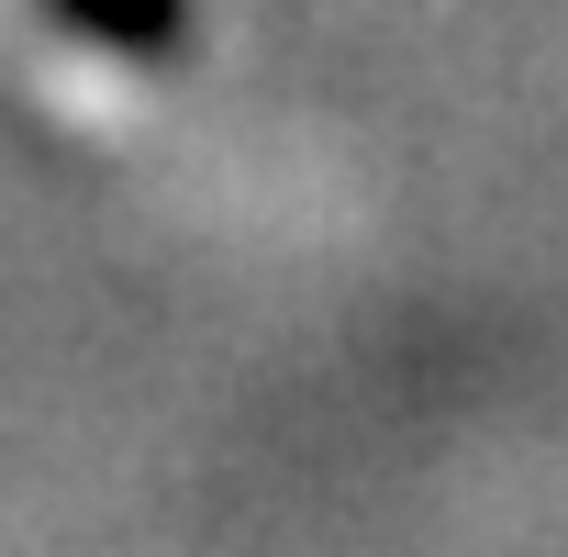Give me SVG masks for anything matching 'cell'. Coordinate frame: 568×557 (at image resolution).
I'll list each match as a JSON object with an SVG mask.
<instances>
[{"mask_svg":"<svg viewBox=\"0 0 568 557\" xmlns=\"http://www.w3.org/2000/svg\"><path fill=\"white\" fill-rule=\"evenodd\" d=\"M45 23L123 57V68H168L190 45V0H45Z\"/></svg>","mask_w":568,"mask_h":557,"instance_id":"obj_1","label":"cell"}]
</instances>
